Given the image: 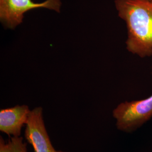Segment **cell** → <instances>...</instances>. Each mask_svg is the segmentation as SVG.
I'll return each instance as SVG.
<instances>
[{"label":"cell","instance_id":"1","mask_svg":"<svg viewBox=\"0 0 152 152\" xmlns=\"http://www.w3.org/2000/svg\"><path fill=\"white\" fill-rule=\"evenodd\" d=\"M118 16L126 24L127 49L141 58L152 55V1L115 0Z\"/></svg>","mask_w":152,"mask_h":152},{"label":"cell","instance_id":"2","mask_svg":"<svg viewBox=\"0 0 152 152\" xmlns=\"http://www.w3.org/2000/svg\"><path fill=\"white\" fill-rule=\"evenodd\" d=\"M113 117L118 130L135 131L152 117V95L144 99L120 103L113 110Z\"/></svg>","mask_w":152,"mask_h":152},{"label":"cell","instance_id":"3","mask_svg":"<svg viewBox=\"0 0 152 152\" xmlns=\"http://www.w3.org/2000/svg\"><path fill=\"white\" fill-rule=\"evenodd\" d=\"M61 6L60 0H46L41 3L32 0H0V20L6 27L14 29L22 23L27 11L46 8L60 12Z\"/></svg>","mask_w":152,"mask_h":152},{"label":"cell","instance_id":"4","mask_svg":"<svg viewBox=\"0 0 152 152\" xmlns=\"http://www.w3.org/2000/svg\"><path fill=\"white\" fill-rule=\"evenodd\" d=\"M24 137L34 152H67L57 151L53 147L45 124L43 109L41 107L31 110L26 125Z\"/></svg>","mask_w":152,"mask_h":152},{"label":"cell","instance_id":"5","mask_svg":"<svg viewBox=\"0 0 152 152\" xmlns=\"http://www.w3.org/2000/svg\"><path fill=\"white\" fill-rule=\"evenodd\" d=\"M31 110L27 105H16L0 110V131L8 136H21L27 122Z\"/></svg>","mask_w":152,"mask_h":152},{"label":"cell","instance_id":"6","mask_svg":"<svg viewBox=\"0 0 152 152\" xmlns=\"http://www.w3.org/2000/svg\"><path fill=\"white\" fill-rule=\"evenodd\" d=\"M0 152H28L27 142L22 136H11L7 141L1 136Z\"/></svg>","mask_w":152,"mask_h":152},{"label":"cell","instance_id":"7","mask_svg":"<svg viewBox=\"0 0 152 152\" xmlns=\"http://www.w3.org/2000/svg\"><path fill=\"white\" fill-rule=\"evenodd\" d=\"M146 1H152V0H146Z\"/></svg>","mask_w":152,"mask_h":152}]
</instances>
